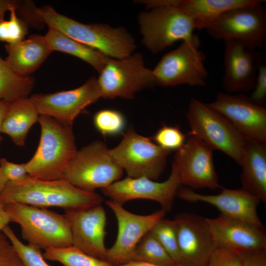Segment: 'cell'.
I'll return each instance as SVG.
<instances>
[{
	"mask_svg": "<svg viewBox=\"0 0 266 266\" xmlns=\"http://www.w3.org/2000/svg\"><path fill=\"white\" fill-rule=\"evenodd\" d=\"M34 12L37 19L49 28L62 32L111 58L127 57L136 48L133 37L122 27L83 24L58 13L50 5L35 7Z\"/></svg>",
	"mask_w": 266,
	"mask_h": 266,
	"instance_id": "cell-2",
	"label": "cell"
},
{
	"mask_svg": "<svg viewBox=\"0 0 266 266\" xmlns=\"http://www.w3.org/2000/svg\"><path fill=\"white\" fill-rule=\"evenodd\" d=\"M151 138L156 144L170 152L179 150L187 139L186 135L177 126L166 125L158 129Z\"/></svg>",
	"mask_w": 266,
	"mask_h": 266,
	"instance_id": "cell-34",
	"label": "cell"
},
{
	"mask_svg": "<svg viewBox=\"0 0 266 266\" xmlns=\"http://www.w3.org/2000/svg\"><path fill=\"white\" fill-rule=\"evenodd\" d=\"M72 246L98 259L107 261L104 244L106 215L101 204L87 209L66 210Z\"/></svg>",
	"mask_w": 266,
	"mask_h": 266,
	"instance_id": "cell-17",
	"label": "cell"
},
{
	"mask_svg": "<svg viewBox=\"0 0 266 266\" xmlns=\"http://www.w3.org/2000/svg\"><path fill=\"white\" fill-rule=\"evenodd\" d=\"M132 261L163 266L176 265L150 231L137 244Z\"/></svg>",
	"mask_w": 266,
	"mask_h": 266,
	"instance_id": "cell-29",
	"label": "cell"
},
{
	"mask_svg": "<svg viewBox=\"0 0 266 266\" xmlns=\"http://www.w3.org/2000/svg\"><path fill=\"white\" fill-rule=\"evenodd\" d=\"M180 185L177 167L172 163L171 173L164 182H157L144 177L133 178L128 176L101 191L110 200L122 205L132 200L146 199L158 202L162 209L168 212L172 207Z\"/></svg>",
	"mask_w": 266,
	"mask_h": 266,
	"instance_id": "cell-14",
	"label": "cell"
},
{
	"mask_svg": "<svg viewBox=\"0 0 266 266\" xmlns=\"http://www.w3.org/2000/svg\"><path fill=\"white\" fill-rule=\"evenodd\" d=\"M2 232L12 244L23 266H51L46 262L41 250L21 242L9 226Z\"/></svg>",
	"mask_w": 266,
	"mask_h": 266,
	"instance_id": "cell-32",
	"label": "cell"
},
{
	"mask_svg": "<svg viewBox=\"0 0 266 266\" xmlns=\"http://www.w3.org/2000/svg\"><path fill=\"white\" fill-rule=\"evenodd\" d=\"M186 117L190 128L188 134L225 153L240 165L247 140L225 116L209 103L192 98Z\"/></svg>",
	"mask_w": 266,
	"mask_h": 266,
	"instance_id": "cell-6",
	"label": "cell"
},
{
	"mask_svg": "<svg viewBox=\"0 0 266 266\" xmlns=\"http://www.w3.org/2000/svg\"><path fill=\"white\" fill-rule=\"evenodd\" d=\"M123 172L111 157L106 145L96 140L76 151L62 179L81 190L94 192L120 180Z\"/></svg>",
	"mask_w": 266,
	"mask_h": 266,
	"instance_id": "cell-7",
	"label": "cell"
},
{
	"mask_svg": "<svg viewBox=\"0 0 266 266\" xmlns=\"http://www.w3.org/2000/svg\"><path fill=\"white\" fill-rule=\"evenodd\" d=\"M188 135L184 145L176 151L173 162L181 185L192 190L222 188L214 164V150L199 138Z\"/></svg>",
	"mask_w": 266,
	"mask_h": 266,
	"instance_id": "cell-12",
	"label": "cell"
},
{
	"mask_svg": "<svg viewBox=\"0 0 266 266\" xmlns=\"http://www.w3.org/2000/svg\"><path fill=\"white\" fill-rule=\"evenodd\" d=\"M97 79L101 98L105 99H132L140 90L156 85L153 70L145 66L140 53L122 59L110 58Z\"/></svg>",
	"mask_w": 266,
	"mask_h": 266,
	"instance_id": "cell-10",
	"label": "cell"
},
{
	"mask_svg": "<svg viewBox=\"0 0 266 266\" xmlns=\"http://www.w3.org/2000/svg\"><path fill=\"white\" fill-rule=\"evenodd\" d=\"M200 44L197 36L182 41L177 48L166 53L152 69L156 85L205 86L208 72L204 64L205 55L199 49Z\"/></svg>",
	"mask_w": 266,
	"mask_h": 266,
	"instance_id": "cell-9",
	"label": "cell"
},
{
	"mask_svg": "<svg viewBox=\"0 0 266 266\" xmlns=\"http://www.w3.org/2000/svg\"><path fill=\"white\" fill-rule=\"evenodd\" d=\"M249 98L261 106H264L266 101V64L263 57L259 53L255 83Z\"/></svg>",
	"mask_w": 266,
	"mask_h": 266,
	"instance_id": "cell-35",
	"label": "cell"
},
{
	"mask_svg": "<svg viewBox=\"0 0 266 266\" xmlns=\"http://www.w3.org/2000/svg\"><path fill=\"white\" fill-rule=\"evenodd\" d=\"M8 182V180L4 176L1 168L0 167V195L4 189Z\"/></svg>",
	"mask_w": 266,
	"mask_h": 266,
	"instance_id": "cell-44",
	"label": "cell"
},
{
	"mask_svg": "<svg viewBox=\"0 0 266 266\" xmlns=\"http://www.w3.org/2000/svg\"><path fill=\"white\" fill-rule=\"evenodd\" d=\"M42 254L45 260L58 262L64 266H114L107 261L89 255L73 246L49 248Z\"/></svg>",
	"mask_w": 266,
	"mask_h": 266,
	"instance_id": "cell-28",
	"label": "cell"
},
{
	"mask_svg": "<svg viewBox=\"0 0 266 266\" xmlns=\"http://www.w3.org/2000/svg\"><path fill=\"white\" fill-rule=\"evenodd\" d=\"M39 143L25 166L29 177L41 180L62 179L64 171L77 151L71 126L40 115Z\"/></svg>",
	"mask_w": 266,
	"mask_h": 266,
	"instance_id": "cell-4",
	"label": "cell"
},
{
	"mask_svg": "<svg viewBox=\"0 0 266 266\" xmlns=\"http://www.w3.org/2000/svg\"><path fill=\"white\" fill-rule=\"evenodd\" d=\"M44 36L52 51L75 56L88 63L99 73L110 58L56 30L49 28Z\"/></svg>",
	"mask_w": 266,
	"mask_h": 266,
	"instance_id": "cell-26",
	"label": "cell"
},
{
	"mask_svg": "<svg viewBox=\"0 0 266 266\" xmlns=\"http://www.w3.org/2000/svg\"><path fill=\"white\" fill-rule=\"evenodd\" d=\"M113 160L128 176L147 177L156 180L163 172L171 152L156 144L151 137L137 133L130 126L121 142L109 149Z\"/></svg>",
	"mask_w": 266,
	"mask_h": 266,
	"instance_id": "cell-8",
	"label": "cell"
},
{
	"mask_svg": "<svg viewBox=\"0 0 266 266\" xmlns=\"http://www.w3.org/2000/svg\"><path fill=\"white\" fill-rule=\"evenodd\" d=\"M217 195H204L188 187H179L176 196L189 202H203L217 208L220 214L240 219L264 229L257 212L260 200L240 188L230 189L222 187Z\"/></svg>",
	"mask_w": 266,
	"mask_h": 266,
	"instance_id": "cell-20",
	"label": "cell"
},
{
	"mask_svg": "<svg viewBox=\"0 0 266 266\" xmlns=\"http://www.w3.org/2000/svg\"><path fill=\"white\" fill-rule=\"evenodd\" d=\"M180 0H145L150 10L138 17L142 43L158 54L176 42L190 40L197 35L190 17L179 7Z\"/></svg>",
	"mask_w": 266,
	"mask_h": 266,
	"instance_id": "cell-3",
	"label": "cell"
},
{
	"mask_svg": "<svg viewBox=\"0 0 266 266\" xmlns=\"http://www.w3.org/2000/svg\"><path fill=\"white\" fill-rule=\"evenodd\" d=\"M206 221L215 248L237 252L266 251L264 228L221 214L216 218H206Z\"/></svg>",
	"mask_w": 266,
	"mask_h": 266,
	"instance_id": "cell-19",
	"label": "cell"
},
{
	"mask_svg": "<svg viewBox=\"0 0 266 266\" xmlns=\"http://www.w3.org/2000/svg\"><path fill=\"white\" fill-rule=\"evenodd\" d=\"M183 266H206L215 248L206 218L182 212L174 219Z\"/></svg>",
	"mask_w": 266,
	"mask_h": 266,
	"instance_id": "cell-18",
	"label": "cell"
},
{
	"mask_svg": "<svg viewBox=\"0 0 266 266\" xmlns=\"http://www.w3.org/2000/svg\"><path fill=\"white\" fill-rule=\"evenodd\" d=\"M118 266H183L182 265H174L171 266H163L157 264H154L149 263L136 261H131L125 264Z\"/></svg>",
	"mask_w": 266,
	"mask_h": 266,
	"instance_id": "cell-43",
	"label": "cell"
},
{
	"mask_svg": "<svg viewBox=\"0 0 266 266\" xmlns=\"http://www.w3.org/2000/svg\"><path fill=\"white\" fill-rule=\"evenodd\" d=\"M11 222L18 224L22 238L40 250L72 246L68 220L46 208L9 203L4 204Z\"/></svg>",
	"mask_w": 266,
	"mask_h": 266,
	"instance_id": "cell-5",
	"label": "cell"
},
{
	"mask_svg": "<svg viewBox=\"0 0 266 266\" xmlns=\"http://www.w3.org/2000/svg\"><path fill=\"white\" fill-rule=\"evenodd\" d=\"M40 114L30 97L9 103L2 122L1 132L7 134L18 146H24L28 133Z\"/></svg>",
	"mask_w": 266,
	"mask_h": 266,
	"instance_id": "cell-25",
	"label": "cell"
},
{
	"mask_svg": "<svg viewBox=\"0 0 266 266\" xmlns=\"http://www.w3.org/2000/svg\"><path fill=\"white\" fill-rule=\"evenodd\" d=\"M6 62L17 74L28 76L35 71L53 51L45 37L33 34L14 44L5 46Z\"/></svg>",
	"mask_w": 266,
	"mask_h": 266,
	"instance_id": "cell-22",
	"label": "cell"
},
{
	"mask_svg": "<svg viewBox=\"0 0 266 266\" xmlns=\"http://www.w3.org/2000/svg\"><path fill=\"white\" fill-rule=\"evenodd\" d=\"M10 222V218L5 209L4 204L0 203V232L8 226Z\"/></svg>",
	"mask_w": 266,
	"mask_h": 266,
	"instance_id": "cell-41",
	"label": "cell"
},
{
	"mask_svg": "<svg viewBox=\"0 0 266 266\" xmlns=\"http://www.w3.org/2000/svg\"><path fill=\"white\" fill-rule=\"evenodd\" d=\"M242 266H266V251L238 252Z\"/></svg>",
	"mask_w": 266,
	"mask_h": 266,
	"instance_id": "cell-39",
	"label": "cell"
},
{
	"mask_svg": "<svg viewBox=\"0 0 266 266\" xmlns=\"http://www.w3.org/2000/svg\"><path fill=\"white\" fill-rule=\"evenodd\" d=\"M0 266H23L12 244L2 232H0Z\"/></svg>",
	"mask_w": 266,
	"mask_h": 266,
	"instance_id": "cell-37",
	"label": "cell"
},
{
	"mask_svg": "<svg viewBox=\"0 0 266 266\" xmlns=\"http://www.w3.org/2000/svg\"><path fill=\"white\" fill-rule=\"evenodd\" d=\"M100 195L81 190L64 179L41 180L28 177L8 181L0 195V203H18L38 207H59L66 210L87 209L102 204Z\"/></svg>",
	"mask_w": 266,
	"mask_h": 266,
	"instance_id": "cell-1",
	"label": "cell"
},
{
	"mask_svg": "<svg viewBox=\"0 0 266 266\" xmlns=\"http://www.w3.org/2000/svg\"><path fill=\"white\" fill-rule=\"evenodd\" d=\"M150 232L175 263L182 265V258L178 246L175 220L163 218L153 227Z\"/></svg>",
	"mask_w": 266,
	"mask_h": 266,
	"instance_id": "cell-30",
	"label": "cell"
},
{
	"mask_svg": "<svg viewBox=\"0 0 266 266\" xmlns=\"http://www.w3.org/2000/svg\"><path fill=\"white\" fill-rule=\"evenodd\" d=\"M240 166L241 188L266 202V143L247 140Z\"/></svg>",
	"mask_w": 266,
	"mask_h": 266,
	"instance_id": "cell-23",
	"label": "cell"
},
{
	"mask_svg": "<svg viewBox=\"0 0 266 266\" xmlns=\"http://www.w3.org/2000/svg\"><path fill=\"white\" fill-rule=\"evenodd\" d=\"M93 123L97 130L105 137L118 135L123 133L126 126V120L120 111L104 109L94 114Z\"/></svg>",
	"mask_w": 266,
	"mask_h": 266,
	"instance_id": "cell-31",
	"label": "cell"
},
{
	"mask_svg": "<svg viewBox=\"0 0 266 266\" xmlns=\"http://www.w3.org/2000/svg\"><path fill=\"white\" fill-rule=\"evenodd\" d=\"M16 10L12 8L9 11V20H5L4 16L0 17V41L14 44L24 39L28 31L27 23L18 17Z\"/></svg>",
	"mask_w": 266,
	"mask_h": 266,
	"instance_id": "cell-33",
	"label": "cell"
},
{
	"mask_svg": "<svg viewBox=\"0 0 266 266\" xmlns=\"http://www.w3.org/2000/svg\"><path fill=\"white\" fill-rule=\"evenodd\" d=\"M33 86V77L17 74L0 56V100L11 103L29 97Z\"/></svg>",
	"mask_w": 266,
	"mask_h": 266,
	"instance_id": "cell-27",
	"label": "cell"
},
{
	"mask_svg": "<svg viewBox=\"0 0 266 266\" xmlns=\"http://www.w3.org/2000/svg\"><path fill=\"white\" fill-rule=\"evenodd\" d=\"M206 29L216 40H235L255 50L266 42V11L262 4L235 8Z\"/></svg>",
	"mask_w": 266,
	"mask_h": 266,
	"instance_id": "cell-11",
	"label": "cell"
},
{
	"mask_svg": "<svg viewBox=\"0 0 266 266\" xmlns=\"http://www.w3.org/2000/svg\"><path fill=\"white\" fill-rule=\"evenodd\" d=\"M106 205L114 212L118 223V234L114 244L107 249V261L114 266L132 261L134 250L142 237L166 212L162 209L142 215L130 212L117 202L109 200Z\"/></svg>",
	"mask_w": 266,
	"mask_h": 266,
	"instance_id": "cell-13",
	"label": "cell"
},
{
	"mask_svg": "<svg viewBox=\"0 0 266 266\" xmlns=\"http://www.w3.org/2000/svg\"><path fill=\"white\" fill-rule=\"evenodd\" d=\"M24 2L14 0H0V17L4 15L7 11L12 8L20 10L24 6Z\"/></svg>",
	"mask_w": 266,
	"mask_h": 266,
	"instance_id": "cell-40",
	"label": "cell"
},
{
	"mask_svg": "<svg viewBox=\"0 0 266 266\" xmlns=\"http://www.w3.org/2000/svg\"><path fill=\"white\" fill-rule=\"evenodd\" d=\"M209 104L225 116L247 140L266 143V108L244 93L219 92Z\"/></svg>",
	"mask_w": 266,
	"mask_h": 266,
	"instance_id": "cell-16",
	"label": "cell"
},
{
	"mask_svg": "<svg viewBox=\"0 0 266 266\" xmlns=\"http://www.w3.org/2000/svg\"><path fill=\"white\" fill-rule=\"evenodd\" d=\"M0 167L8 181L15 182L29 177L25 164H15L6 159H0Z\"/></svg>",
	"mask_w": 266,
	"mask_h": 266,
	"instance_id": "cell-38",
	"label": "cell"
},
{
	"mask_svg": "<svg viewBox=\"0 0 266 266\" xmlns=\"http://www.w3.org/2000/svg\"><path fill=\"white\" fill-rule=\"evenodd\" d=\"M261 0H180L179 7L192 20L196 29H206L227 11L239 7L262 4Z\"/></svg>",
	"mask_w": 266,
	"mask_h": 266,
	"instance_id": "cell-24",
	"label": "cell"
},
{
	"mask_svg": "<svg viewBox=\"0 0 266 266\" xmlns=\"http://www.w3.org/2000/svg\"><path fill=\"white\" fill-rule=\"evenodd\" d=\"M40 115H46L72 127L76 117L86 107L101 98L95 77L80 87L53 93H38L31 97Z\"/></svg>",
	"mask_w": 266,
	"mask_h": 266,
	"instance_id": "cell-15",
	"label": "cell"
},
{
	"mask_svg": "<svg viewBox=\"0 0 266 266\" xmlns=\"http://www.w3.org/2000/svg\"><path fill=\"white\" fill-rule=\"evenodd\" d=\"M206 266H242L238 252L217 247L212 253Z\"/></svg>",
	"mask_w": 266,
	"mask_h": 266,
	"instance_id": "cell-36",
	"label": "cell"
},
{
	"mask_svg": "<svg viewBox=\"0 0 266 266\" xmlns=\"http://www.w3.org/2000/svg\"><path fill=\"white\" fill-rule=\"evenodd\" d=\"M223 86L230 94H245L255 85L258 55L255 49L235 40L224 42Z\"/></svg>",
	"mask_w": 266,
	"mask_h": 266,
	"instance_id": "cell-21",
	"label": "cell"
},
{
	"mask_svg": "<svg viewBox=\"0 0 266 266\" xmlns=\"http://www.w3.org/2000/svg\"><path fill=\"white\" fill-rule=\"evenodd\" d=\"M9 105V102L0 100V145L2 140V137L0 135L1 126L5 115L8 109Z\"/></svg>",
	"mask_w": 266,
	"mask_h": 266,
	"instance_id": "cell-42",
	"label": "cell"
}]
</instances>
